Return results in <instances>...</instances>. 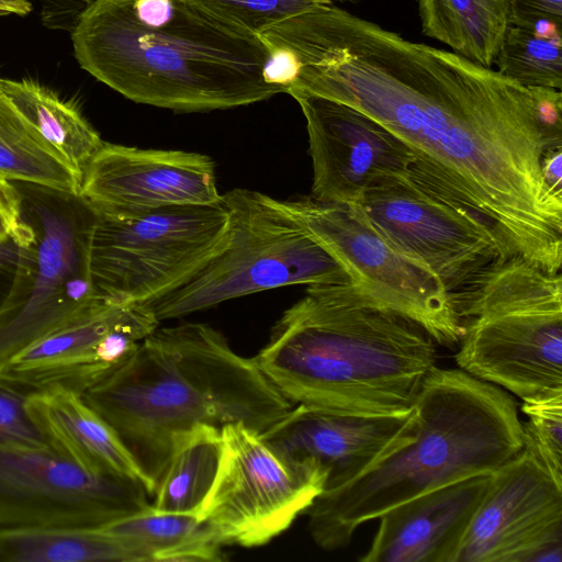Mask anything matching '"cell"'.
<instances>
[{
	"label": "cell",
	"mask_w": 562,
	"mask_h": 562,
	"mask_svg": "<svg viewBox=\"0 0 562 562\" xmlns=\"http://www.w3.org/2000/svg\"><path fill=\"white\" fill-rule=\"evenodd\" d=\"M453 562H562V484L526 449L493 472Z\"/></svg>",
	"instance_id": "5bb4252c"
},
{
	"label": "cell",
	"mask_w": 562,
	"mask_h": 562,
	"mask_svg": "<svg viewBox=\"0 0 562 562\" xmlns=\"http://www.w3.org/2000/svg\"><path fill=\"white\" fill-rule=\"evenodd\" d=\"M266 41L290 61L285 93L372 117L411 150L415 179L485 221L510 256L561 272L562 195L541 170L561 90L521 86L333 3L282 21Z\"/></svg>",
	"instance_id": "6da1fadb"
},
{
	"label": "cell",
	"mask_w": 562,
	"mask_h": 562,
	"mask_svg": "<svg viewBox=\"0 0 562 562\" xmlns=\"http://www.w3.org/2000/svg\"><path fill=\"white\" fill-rule=\"evenodd\" d=\"M12 182L33 229L35 263L22 302L0 315V368L101 300L90 272L95 211L79 193Z\"/></svg>",
	"instance_id": "9c48e42d"
},
{
	"label": "cell",
	"mask_w": 562,
	"mask_h": 562,
	"mask_svg": "<svg viewBox=\"0 0 562 562\" xmlns=\"http://www.w3.org/2000/svg\"><path fill=\"white\" fill-rule=\"evenodd\" d=\"M281 204L367 294L420 325L437 345L460 344L465 327L452 294L428 267L389 243L358 204L312 196Z\"/></svg>",
	"instance_id": "30bf717a"
},
{
	"label": "cell",
	"mask_w": 562,
	"mask_h": 562,
	"mask_svg": "<svg viewBox=\"0 0 562 562\" xmlns=\"http://www.w3.org/2000/svg\"><path fill=\"white\" fill-rule=\"evenodd\" d=\"M70 35L79 66L136 103L207 112L282 92L268 81L263 41L190 0H93Z\"/></svg>",
	"instance_id": "7a4b0ae2"
},
{
	"label": "cell",
	"mask_w": 562,
	"mask_h": 562,
	"mask_svg": "<svg viewBox=\"0 0 562 562\" xmlns=\"http://www.w3.org/2000/svg\"><path fill=\"white\" fill-rule=\"evenodd\" d=\"M415 428L413 409L367 416L297 404L260 435L284 460L321 467L327 491L349 483L408 442Z\"/></svg>",
	"instance_id": "e0dca14e"
},
{
	"label": "cell",
	"mask_w": 562,
	"mask_h": 562,
	"mask_svg": "<svg viewBox=\"0 0 562 562\" xmlns=\"http://www.w3.org/2000/svg\"><path fill=\"white\" fill-rule=\"evenodd\" d=\"M0 176L57 190L80 192L81 176L12 103L0 94Z\"/></svg>",
	"instance_id": "484cf974"
},
{
	"label": "cell",
	"mask_w": 562,
	"mask_h": 562,
	"mask_svg": "<svg viewBox=\"0 0 562 562\" xmlns=\"http://www.w3.org/2000/svg\"><path fill=\"white\" fill-rule=\"evenodd\" d=\"M437 342L355 282L308 285L255 358L292 404L367 415L409 413Z\"/></svg>",
	"instance_id": "3957f363"
},
{
	"label": "cell",
	"mask_w": 562,
	"mask_h": 562,
	"mask_svg": "<svg viewBox=\"0 0 562 562\" xmlns=\"http://www.w3.org/2000/svg\"><path fill=\"white\" fill-rule=\"evenodd\" d=\"M149 498L140 483L86 470L53 447L0 448V528L102 527Z\"/></svg>",
	"instance_id": "4fadbf2b"
},
{
	"label": "cell",
	"mask_w": 562,
	"mask_h": 562,
	"mask_svg": "<svg viewBox=\"0 0 562 562\" xmlns=\"http://www.w3.org/2000/svg\"><path fill=\"white\" fill-rule=\"evenodd\" d=\"M33 9L30 0H0V15L19 14L26 15Z\"/></svg>",
	"instance_id": "d590c367"
},
{
	"label": "cell",
	"mask_w": 562,
	"mask_h": 562,
	"mask_svg": "<svg viewBox=\"0 0 562 562\" xmlns=\"http://www.w3.org/2000/svg\"><path fill=\"white\" fill-rule=\"evenodd\" d=\"M562 146L547 148L541 162L542 176L547 184L562 195Z\"/></svg>",
	"instance_id": "e575fe53"
},
{
	"label": "cell",
	"mask_w": 562,
	"mask_h": 562,
	"mask_svg": "<svg viewBox=\"0 0 562 562\" xmlns=\"http://www.w3.org/2000/svg\"><path fill=\"white\" fill-rule=\"evenodd\" d=\"M1 93L82 177L103 140L81 112L32 79L0 78Z\"/></svg>",
	"instance_id": "cb8c5ba5"
},
{
	"label": "cell",
	"mask_w": 562,
	"mask_h": 562,
	"mask_svg": "<svg viewBox=\"0 0 562 562\" xmlns=\"http://www.w3.org/2000/svg\"><path fill=\"white\" fill-rule=\"evenodd\" d=\"M135 305L99 300L83 315L13 356L0 373L34 390L63 387L85 394L112 373L100 357V342Z\"/></svg>",
	"instance_id": "d6986e66"
},
{
	"label": "cell",
	"mask_w": 562,
	"mask_h": 562,
	"mask_svg": "<svg viewBox=\"0 0 562 562\" xmlns=\"http://www.w3.org/2000/svg\"><path fill=\"white\" fill-rule=\"evenodd\" d=\"M27 411L50 446L86 470L140 483L150 497L155 485L119 437L82 395L63 387L34 391Z\"/></svg>",
	"instance_id": "ffe728a7"
},
{
	"label": "cell",
	"mask_w": 562,
	"mask_h": 562,
	"mask_svg": "<svg viewBox=\"0 0 562 562\" xmlns=\"http://www.w3.org/2000/svg\"><path fill=\"white\" fill-rule=\"evenodd\" d=\"M128 543L142 562H217L225 547L196 514L161 512L153 507L101 527Z\"/></svg>",
	"instance_id": "44dd1931"
},
{
	"label": "cell",
	"mask_w": 562,
	"mask_h": 562,
	"mask_svg": "<svg viewBox=\"0 0 562 562\" xmlns=\"http://www.w3.org/2000/svg\"><path fill=\"white\" fill-rule=\"evenodd\" d=\"M223 202L126 215L97 213L90 272L97 296L146 304L190 280L227 243Z\"/></svg>",
	"instance_id": "ba28073f"
},
{
	"label": "cell",
	"mask_w": 562,
	"mask_h": 562,
	"mask_svg": "<svg viewBox=\"0 0 562 562\" xmlns=\"http://www.w3.org/2000/svg\"><path fill=\"white\" fill-rule=\"evenodd\" d=\"M0 94H1V89H0Z\"/></svg>",
	"instance_id": "74e56055"
},
{
	"label": "cell",
	"mask_w": 562,
	"mask_h": 562,
	"mask_svg": "<svg viewBox=\"0 0 562 562\" xmlns=\"http://www.w3.org/2000/svg\"><path fill=\"white\" fill-rule=\"evenodd\" d=\"M492 476L456 481L387 509L359 561L453 562Z\"/></svg>",
	"instance_id": "ac0fdd59"
},
{
	"label": "cell",
	"mask_w": 562,
	"mask_h": 562,
	"mask_svg": "<svg viewBox=\"0 0 562 562\" xmlns=\"http://www.w3.org/2000/svg\"><path fill=\"white\" fill-rule=\"evenodd\" d=\"M227 27L260 37L272 26L322 7L331 0H190Z\"/></svg>",
	"instance_id": "83f0119b"
},
{
	"label": "cell",
	"mask_w": 562,
	"mask_h": 562,
	"mask_svg": "<svg viewBox=\"0 0 562 562\" xmlns=\"http://www.w3.org/2000/svg\"><path fill=\"white\" fill-rule=\"evenodd\" d=\"M34 263L33 241L12 237L0 240V315L24 299Z\"/></svg>",
	"instance_id": "4dcf8cb0"
},
{
	"label": "cell",
	"mask_w": 562,
	"mask_h": 562,
	"mask_svg": "<svg viewBox=\"0 0 562 562\" xmlns=\"http://www.w3.org/2000/svg\"><path fill=\"white\" fill-rule=\"evenodd\" d=\"M82 397L113 427L155 487L176 435L198 424L232 423L261 434L293 406L255 358L236 353L203 323L157 327Z\"/></svg>",
	"instance_id": "277c9868"
},
{
	"label": "cell",
	"mask_w": 562,
	"mask_h": 562,
	"mask_svg": "<svg viewBox=\"0 0 562 562\" xmlns=\"http://www.w3.org/2000/svg\"><path fill=\"white\" fill-rule=\"evenodd\" d=\"M338 1H344V2H348V1H353V0H338Z\"/></svg>",
	"instance_id": "8d00e7d4"
},
{
	"label": "cell",
	"mask_w": 562,
	"mask_h": 562,
	"mask_svg": "<svg viewBox=\"0 0 562 562\" xmlns=\"http://www.w3.org/2000/svg\"><path fill=\"white\" fill-rule=\"evenodd\" d=\"M221 438L218 468L196 515L225 547L263 546L304 515L327 474L313 462L284 460L243 423L224 425Z\"/></svg>",
	"instance_id": "8fae6325"
},
{
	"label": "cell",
	"mask_w": 562,
	"mask_h": 562,
	"mask_svg": "<svg viewBox=\"0 0 562 562\" xmlns=\"http://www.w3.org/2000/svg\"><path fill=\"white\" fill-rule=\"evenodd\" d=\"M222 202L229 217L226 245L181 286L146 303L159 323L266 290L351 281L280 200L233 189Z\"/></svg>",
	"instance_id": "52a82bcc"
},
{
	"label": "cell",
	"mask_w": 562,
	"mask_h": 562,
	"mask_svg": "<svg viewBox=\"0 0 562 562\" xmlns=\"http://www.w3.org/2000/svg\"><path fill=\"white\" fill-rule=\"evenodd\" d=\"M289 94L306 121L313 199L358 204L370 189L411 171V150L372 117L329 99L301 91Z\"/></svg>",
	"instance_id": "9a60e30c"
},
{
	"label": "cell",
	"mask_w": 562,
	"mask_h": 562,
	"mask_svg": "<svg viewBox=\"0 0 562 562\" xmlns=\"http://www.w3.org/2000/svg\"><path fill=\"white\" fill-rule=\"evenodd\" d=\"M40 8L42 24L56 31L71 32L81 12L93 0H30Z\"/></svg>",
	"instance_id": "836d02e7"
},
{
	"label": "cell",
	"mask_w": 562,
	"mask_h": 562,
	"mask_svg": "<svg viewBox=\"0 0 562 562\" xmlns=\"http://www.w3.org/2000/svg\"><path fill=\"white\" fill-rule=\"evenodd\" d=\"M358 205L389 243L428 267L450 294L512 257L485 221L425 186L411 171L370 189Z\"/></svg>",
	"instance_id": "7c38bea8"
},
{
	"label": "cell",
	"mask_w": 562,
	"mask_h": 562,
	"mask_svg": "<svg viewBox=\"0 0 562 562\" xmlns=\"http://www.w3.org/2000/svg\"><path fill=\"white\" fill-rule=\"evenodd\" d=\"M142 562L125 541L101 527L0 528V562Z\"/></svg>",
	"instance_id": "603a6c76"
},
{
	"label": "cell",
	"mask_w": 562,
	"mask_h": 562,
	"mask_svg": "<svg viewBox=\"0 0 562 562\" xmlns=\"http://www.w3.org/2000/svg\"><path fill=\"white\" fill-rule=\"evenodd\" d=\"M522 448L533 454L562 484V395L524 401Z\"/></svg>",
	"instance_id": "f1b7e54d"
},
{
	"label": "cell",
	"mask_w": 562,
	"mask_h": 562,
	"mask_svg": "<svg viewBox=\"0 0 562 562\" xmlns=\"http://www.w3.org/2000/svg\"><path fill=\"white\" fill-rule=\"evenodd\" d=\"M423 33L492 68L510 26L508 0H418Z\"/></svg>",
	"instance_id": "7402d4cb"
},
{
	"label": "cell",
	"mask_w": 562,
	"mask_h": 562,
	"mask_svg": "<svg viewBox=\"0 0 562 562\" xmlns=\"http://www.w3.org/2000/svg\"><path fill=\"white\" fill-rule=\"evenodd\" d=\"M34 391L0 373V448L52 447L27 411V400Z\"/></svg>",
	"instance_id": "f546056e"
},
{
	"label": "cell",
	"mask_w": 562,
	"mask_h": 562,
	"mask_svg": "<svg viewBox=\"0 0 562 562\" xmlns=\"http://www.w3.org/2000/svg\"><path fill=\"white\" fill-rule=\"evenodd\" d=\"M508 5L510 25L552 23L562 26V0H508Z\"/></svg>",
	"instance_id": "d6a6232c"
},
{
	"label": "cell",
	"mask_w": 562,
	"mask_h": 562,
	"mask_svg": "<svg viewBox=\"0 0 562 562\" xmlns=\"http://www.w3.org/2000/svg\"><path fill=\"white\" fill-rule=\"evenodd\" d=\"M412 439L364 473L323 491L305 510L321 549L348 547L356 530L387 509L440 486L493 473L524 446L515 400L461 369L435 367L413 407Z\"/></svg>",
	"instance_id": "5b68a950"
},
{
	"label": "cell",
	"mask_w": 562,
	"mask_h": 562,
	"mask_svg": "<svg viewBox=\"0 0 562 562\" xmlns=\"http://www.w3.org/2000/svg\"><path fill=\"white\" fill-rule=\"evenodd\" d=\"M561 26L510 25L494 60L496 71L528 88H562Z\"/></svg>",
	"instance_id": "4316f807"
},
{
	"label": "cell",
	"mask_w": 562,
	"mask_h": 562,
	"mask_svg": "<svg viewBox=\"0 0 562 562\" xmlns=\"http://www.w3.org/2000/svg\"><path fill=\"white\" fill-rule=\"evenodd\" d=\"M79 194L102 215L222 202L209 156L104 142L83 169Z\"/></svg>",
	"instance_id": "2e32d148"
},
{
	"label": "cell",
	"mask_w": 562,
	"mask_h": 562,
	"mask_svg": "<svg viewBox=\"0 0 562 562\" xmlns=\"http://www.w3.org/2000/svg\"><path fill=\"white\" fill-rule=\"evenodd\" d=\"M221 450V428L213 425L198 424L176 435L153 496V507L196 514L214 481Z\"/></svg>",
	"instance_id": "d4e9b609"
},
{
	"label": "cell",
	"mask_w": 562,
	"mask_h": 562,
	"mask_svg": "<svg viewBox=\"0 0 562 562\" xmlns=\"http://www.w3.org/2000/svg\"><path fill=\"white\" fill-rule=\"evenodd\" d=\"M10 237L32 243L34 234L23 217L16 187L0 176V240Z\"/></svg>",
	"instance_id": "1f68e13d"
},
{
	"label": "cell",
	"mask_w": 562,
	"mask_h": 562,
	"mask_svg": "<svg viewBox=\"0 0 562 562\" xmlns=\"http://www.w3.org/2000/svg\"><path fill=\"white\" fill-rule=\"evenodd\" d=\"M452 297L465 327L462 371L522 402L562 395L561 272L512 256Z\"/></svg>",
	"instance_id": "8992f818"
}]
</instances>
